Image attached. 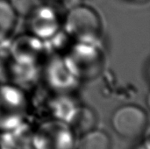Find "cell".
Returning <instances> with one entry per match:
<instances>
[{
    "label": "cell",
    "instance_id": "6da1fadb",
    "mask_svg": "<svg viewBox=\"0 0 150 149\" xmlns=\"http://www.w3.org/2000/svg\"><path fill=\"white\" fill-rule=\"evenodd\" d=\"M62 31L72 42L101 43L105 25L96 8L84 3H76L62 16Z\"/></svg>",
    "mask_w": 150,
    "mask_h": 149
},
{
    "label": "cell",
    "instance_id": "7a4b0ae2",
    "mask_svg": "<svg viewBox=\"0 0 150 149\" xmlns=\"http://www.w3.org/2000/svg\"><path fill=\"white\" fill-rule=\"evenodd\" d=\"M63 58L80 83L98 78L107 64L106 54L101 43L72 42Z\"/></svg>",
    "mask_w": 150,
    "mask_h": 149
},
{
    "label": "cell",
    "instance_id": "3957f363",
    "mask_svg": "<svg viewBox=\"0 0 150 149\" xmlns=\"http://www.w3.org/2000/svg\"><path fill=\"white\" fill-rule=\"evenodd\" d=\"M29 109L25 90L7 82H0V132H9L21 124Z\"/></svg>",
    "mask_w": 150,
    "mask_h": 149
},
{
    "label": "cell",
    "instance_id": "277c9868",
    "mask_svg": "<svg viewBox=\"0 0 150 149\" xmlns=\"http://www.w3.org/2000/svg\"><path fill=\"white\" fill-rule=\"evenodd\" d=\"M40 81L54 95H72L81 83L69 68L63 55H48L40 66Z\"/></svg>",
    "mask_w": 150,
    "mask_h": 149
},
{
    "label": "cell",
    "instance_id": "5b68a950",
    "mask_svg": "<svg viewBox=\"0 0 150 149\" xmlns=\"http://www.w3.org/2000/svg\"><path fill=\"white\" fill-rule=\"evenodd\" d=\"M111 125L115 133L120 137L135 140L142 136L148 129V113L140 105H124L113 112Z\"/></svg>",
    "mask_w": 150,
    "mask_h": 149
},
{
    "label": "cell",
    "instance_id": "8992f818",
    "mask_svg": "<svg viewBox=\"0 0 150 149\" xmlns=\"http://www.w3.org/2000/svg\"><path fill=\"white\" fill-rule=\"evenodd\" d=\"M25 19L26 32L44 42L62 30V16L52 4L41 3Z\"/></svg>",
    "mask_w": 150,
    "mask_h": 149
},
{
    "label": "cell",
    "instance_id": "52a82bcc",
    "mask_svg": "<svg viewBox=\"0 0 150 149\" xmlns=\"http://www.w3.org/2000/svg\"><path fill=\"white\" fill-rule=\"evenodd\" d=\"M8 46L10 59L19 63L41 65L47 57L44 41L26 32L11 39Z\"/></svg>",
    "mask_w": 150,
    "mask_h": 149
},
{
    "label": "cell",
    "instance_id": "ba28073f",
    "mask_svg": "<svg viewBox=\"0 0 150 149\" xmlns=\"http://www.w3.org/2000/svg\"><path fill=\"white\" fill-rule=\"evenodd\" d=\"M68 126L73 133L84 134L94 129L97 122V115L89 106H76L69 117Z\"/></svg>",
    "mask_w": 150,
    "mask_h": 149
},
{
    "label": "cell",
    "instance_id": "9c48e42d",
    "mask_svg": "<svg viewBox=\"0 0 150 149\" xmlns=\"http://www.w3.org/2000/svg\"><path fill=\"white\" fill-rule=\"evenodd\" d=\"M18 16L9 0H0V45L8 43L18 23Z\"/></svg>",
    "mask_w": 150,
    "mask_h": 149
},
{
    "label": "cell",
    "instance_id": "30bf717a",
    "mask_svg": "<svg viewBox=\"0 0 150 149\" xmlns=\"http://www.w3.org/2000/svg\"><path fill=\"white\" fill-rule=\"evenodd\" d=\"M111 139L105 132L92 129L82 135L76 149H111Z\"/></svg>",
    "mask_w": 150,
    "mask_h": 149
},
{
    "label": "cell",
    "instance_id": "8fae6325",
    "mask_svg": "<svg viewBox=\"0 0 150 149\" xmlns=\"http://www.w3.org/2000/svg\"><path fill=\"white\" fill-rule=\"evenodd\" d=\"M18 18H25L38 5L43 3L42 0H9Z\"/></svg>",
    "mask_w": 150,
    "mask_h": 149
},
{
    "label": "cell",
    "instance_id": "7c38bea8",
    "mask_svg": "<svg viewBox=\"0 0 150 149\" xmlns=\"http://www.w3.org/2000/svg\"><path fill=\"white\" fill-rule=\"evenodd\" d=\"M134 149H149V139H146V141L141 144H139L137 147H135Z\"/></svg>",
    "mask_w": 150,
    "mask_h": 149
},
{
    "label": "cell",
    "instance_id": "4fadbf2b",
    "mask_svg": "<svg viewBox=\"0 0 150 149\" xmlns=\"http://www.w3.org/2000/svg\"><path fill=\"white\" fill-rule=\"evenodd\" d=\"M131 4H147L149 0H126Z\"/></svg>",
    "mask_w": 150,
    "mask_h": 149
},
{
    "label": "cell",
    "instance_id": "5bb4252c",
    "mask_svg": "<svg viewBox=\"0 0 150 149\" xmlns=\"http://www.w3.org/2000/svg\"><path fill=\"white\" fill-rule=\"evenodd\" d=\"M45 3H48V4H62L66 2L67 0H42Z\"/></svg>",
    "mask_w": 150,
    "mask_h": 149
}]
</instances>
